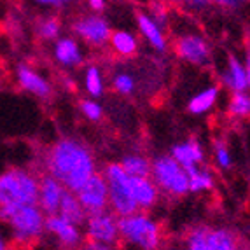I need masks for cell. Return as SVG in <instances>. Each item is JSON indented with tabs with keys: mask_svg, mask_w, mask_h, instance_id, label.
Listing matches in <instances>:
<instances>
[{
	"mask_svg": "<svg viewBox=\"0 0 250 250\" xmlns=\"http://www.w3.org/2000/svg\"><path fill=\"white\" fill-rule=\"evenodd\" d=\"M175 51L180 58L192 65H205L208 63L210 49L208 44L200 35H184L177 41Z\"/></svg>",
	"mask_w": 250,
	"mask_h": 250,
	"instance_id": "obj_11",
	"label": "cell"
},
{
	"mask_svg": "<svg viewBox=\"0 0 250 250\" xmlns=\"http://www.w3.org/2000/svg\"><path fill=\"white\" fill-rule=\"evenodd\" d=\"M188 179H189V192H201V191H210L213 188V177L210 171L201 170L200 167L188 170Z\"/></svg>",
	"mask_w": 250,
	"mask_h": 250,
	"instance_id": "obj_23",
	"label": "cell"
},
{
	"mask_svg": "<svg viewBox=\"0 0 250 250\" xmlns=\"http://www.w3.org/2000/svg\"><path fill=\"white\" fill-rule=\"evenodd\" d=\"M75 196H77L81 207H83V210L88 217L107 212L108 189L104 175H100V173H95L79 191L75 192Z\"/></svg>",
	"mask_w": 250,
	"mask_h": 250,
	"instance_id": "obj_7",
	"label": "cell"
},
{
	"mask_svg": "<svg viewBox=\"0 0 250 250\" xmlns=\"http://www.w3.org/2000/svg\"><path fill=\"white\" fill-rule=\"evenodd\" d=\"M108 42H110L112 49L116 51L119 56H126V58H128V56H133L138 49L135 35L129 34V32H125V30H116V32H112Z\"/></svg>",
	"mask_w": 250,
	"mask_h": 250,
	"instance_id": "obj_20",
	"label": "cell"
},
{
	"mask_svg": "<svg viewBox=\"0 0 250 250\" xmlns=\"http://www.w3.org/2000/svg\"><path fill=\"white\" fill-rule=\"evenodd\" d=\"M121 168L129 179H140V177H150V161L144 156L129 154L123 159Z\"/></svg>",
	"mask_w": 250,
	"mask_h": 250,
	"instance_id": "obj_21",
	"label": "cell"
},
{
	"mask_svg": "<svg viewBox=\"0 0 250 250\" xmlns=\"http://www.w3.org/2000/svg\"><path fill=\"white\" fill-rule=\"evenodd\" d=\"M215 161L221 168H231V154L224 142H215Z\"/></svg>",
	"mask_w": 250,
	"mask_h": 250,
	"instance_id": "obj_31",
	"label": "cell"
},
{
	"mask_svg": "<svg viewBox=\"0 0 250 250\" xmlns=\"http://www.w3.org/2000/svg\"><path fill=\"white\" fill-rule=\"evenodd\" d=\"M119 236L140 250H158L161 245V231L146 213H133L128 217H117Z\"/></svg>",
	"mask_w": 250,
	"mask_h": 250,
	"instance_id": "obj_3",
	"label": "cell"
},
{
	"mask_svg": "<svg viewBox=\"0 0 250 250\" xmlns=\"http://www.w3.org/2000/svg\"><path fill=\"white\" fill-rule=\"evenodd\" d=\"M13 238L18 243H30L46 229V215L39 207H21L7 219Z\"/></svg>",
	"mask_w": 250,
	"mask_h": 250,
	"instance_id": "obj_6",
	"label": "cell"
},
{
	"mask_svg": "<svg viewBox=\"0 0 250 250\" xmlns=\"http://www.w3.org/2000/svg\"><path fill=\"white\" fill-rule=\"evenodd\" d=\"M47 175L70 192H77L96 173L95 159L79 140L62 138L47 152Z\"/></svg>",
	"mask_w": 250,
	"mask_h": 250,
	"instance_id": "obj_1",
	"label": "cell"
},
{
	"mask_svg": "<svg viewBox=\"0 0 250 250\" xmlns=\"http://www.w3.org/2000/svg\"><path fill=\"white\" fill-rule=\"evenodd\" d=\"M81 250H117L116 247H110V245H102V243H95V242H86L83 245Z\"/></svg>",
	"mask_w": 250,
	"mask_h": 250,
	"instance_id": "obj_32",
	"label": "cell"
},
{
	"mask_svg": "<svg viewBox=\"0 0 250 250\" xmlns=\"http://www.w3.org/2000/svg\"><path fill=\"white\" fill-rule=\"evenodd\" d=\"M222 83L233 93H245V89L249 88L247 86L245 67L234 56L228 58V70L222 74Z\"/></svg>",
	"mask_w": 250,
	"mask_h": 250,
	"instance_id": "obj_19",
	"label": "cell"
},
{
	"mask_svg": "<svg viewBox=\"0 0 250 250\" xmlns=\"http://www.w3.org/2000/svg\"><path fill=\"white\" fill-rule=\"evenodd\" d=\"M84 88L93 98H98V96L104 93V79H102L100 70L96 67H89L86 70V75H84Z\"/></svg>",
	"mask_w": 250,
	"mask_h": 250,
	"instance_id": "obj_27",
	"label": "cell"
},
{
	"mask_svg": "<svg viewBox=\"0 0 250 250\" xmlns=\"http://www.w3.org/2000/svg\"><path fill=\"white\" fill-rule=\"evenodd\" d=\"M16 75H18V84H20L21 88L25 89V91L32 93V95H35L37 98L46 100V98H49L53 95V88H51L49 81L46 77H42L34 68L26 67V65H20Z\"/></svg>",
	"mask_w": 250,
	"mask_h": 250,
	"instance_id": "obj_12",
	"label": "cell"
},
{
	"mask_svg": "<svg viewBox=\"0 0 250 250\" xmlns=\"http://www.w3.org/2000/svg\"><path fill=\"white\" fill-rule=\"evenodd\" d=\"M221 5H224V7H240V2H233V0H226V2H219Z\"/></svg>",
	"mask_w": 250,
	"mask_h": 250,
	"instance_id": "obj_36",
	"label": "cell"
},
{
	"mask_svg": "<svg viewBox=\"0 0 250 250\" xmlns=\"http://www.w3.org/2000/svg\"><path fill=\"white\" fill-rule=\"evenodd\" d=\"M46 229L49 233H53L58 238L63 245L67 247H75L81 243V231L77 226L70 224L65 219H62L60 215H49L46 217Z\"/></svg>",
	"mask_w": 250,
	"mask_h": 250,
	"instance_id": "obj_14",
	"label": "cell"
},
{
	"mask_svg": "<svg viewBox=\"0 0 250 250\" xmlns=\"http://www.w3.org/2000/svg\"><path fill=\"white\" fill-rule=\"evenodd\" d=\"M208 238L212 250H238L236 238L228 229H210Z\"/></svg>",
	"mask_w": 250,
	"mask_h": 250,
	"instance_id": "obj_24",
	"label": "cell"
},
{
	"mask_svg": "<svg viewBox=\"0 0 250 250\" xmlns=\"http://www.w3.org/2000/svg\"><path fill=\"white\" fill-rule=\"evenodd\" d=\"M67 189L51 175H44L39 179V203L37 207L44 215H56L62 203V198Z\"/></svg>",
	"mask_w": 250,
	"mask_h": 250,
	"instance_id": "obj_10",
	"label": "cell"
},
{
	"mask_svg": "<svg viewBox=\"0 0 250 250\" xmlns=\"http://www.w3.org/2000/svg\"><path fill=\"white\" fill-rule=\"evenodd\" d=\"M74 32L84 42H88L95 47L105 46L110 41V35H112L110 25L100 14H88V16H81L79 20H75Z\"/></svg>",
	"mask_w": 250,
	"mask_h": 250,
	"instance_id": "obj_9",
	"label": "cell"
},
{
	"mask_svg": "<svg viewBox=\"0 0 250 250\" xmlns=\"http://www.w3.org/2000/svg\"><path fill=\"white\" fill-rule=\"evenodd\" d=\"M114 89L121 95H131L135 91V81L131 75L119 74L114 77Z\"/></svg>",
	"mask_w": 250,
	"mask_h": 250,
	"instance_id": "obj_29",
	"label": "cell"
},
{
	"mask_svg": "<svg viewBox=\"0 0 250 250\" xmlns=\"http://www.w3.org/2000/svg\"><path fill=\"white\" fill-rule=\"evenodd\" d=\"M171 158L188 171L200 167V163L203 161V149L196 140H188V142L177 144L171 149Z\"/></svg>",
	"mask_w": 250,
	"mask_h": 250,
	"instance_id": "obj_15",
	"label": "cell"
},
{
	"mask_svg": "<svg viewBox=\"0 0 250 250\" xmlns=\"http://www.w3.org/2000/svg\"><path fill=\"white\" fill-rule=\"evenodd\" d=\"M150 179L170 196L180 198L189 192L188 173L171 156H159L150 163Z\"/></svg>",
	"mask_w": 250,
	"mask_h": 250,
	"instance_id": "obj_5",
	"label": "cell"
},
{
	"mask_svg": "<svg viewBox=\"0 0 250 250\" xmlns=\"http://www.w3.org/2000/svg\"><path fill=\"white\" fill-rule=\"evenodd\" d=\"M60 32H62V23H60L58 18L47 16L39 21L37 34L42 41H56L60 37Z\"/></svg>",
	"mask_w": 250,
	"mask_h": 250,
	"instance_id": "obj_26",
	"label": "cell"
},
{
	"mask_svg": "<svg viewBox=\"0 0 250 250\" xmlns=\"http://www.w3.org/2000/svg\"><path fill=\"white\" fill-rule=\"evenodd\" d=\"M0 250H7V243H5V238L0 234Z\"/></svg>",
	"mask_w": 250,
	"mask_h": 250,
	"instance_id": "obj_37",
	"label": "cell"
},
{
	"mask_svg": "<svg viewBox=\"0 0 250 250\" xmlns=\"http://www.w3.org/2000/svg\"><path fill=\"white\" fill-rule=\"evenodd\" d=\"M104 179L108 189V205L117 217H128L138 212L137 203L129 188V177L119 163H110L104 171Z\"/></svg>",
	"mask_w": 250,
	"mask_h": 250,
	"instance_id": "obj_4",
	"label": "cell"
},
{
	"mask_svg": "<svg viewBox=\"0 0 250 250\" xmlns=\"http://www.w3.org/2000/svg\"><path fill=\"white\" fill-rule=\"evenodd\" d=\"M129 188H131V194H133V200L137 203V208L149 210L158 201L159 189L156 188V184L152 182L150 177L129 179Z\"/></svg>",
	"mask_w": 250,
	"mask_h": 250,
	"instance_id": "obj_13",
	"label": "cell"
},
{
	"mask_svg": "<svg viewBox=\"0 0 250 250\" xmlns=\"http://www.w3.org/2000/svg\"><path fill=\"white\" fill-rule=\"evenodd\" d=\"M56 215H60L62 219H65V221L70 222V224L77 226V228L86 224V221H88V215H86V212H84L83 207H81L77 196L70 191H65Z\"/></svg>",
	"mask_w": 250,
	"mask_h": 250,
	"instance_id": "obj_17",
	"label": "cell"
},
{
	"mask_svg": "<svg viewBox=\"0 0 250 250\" xmlns=\"http://www.w3.org/2000/svg\"><path fill=\"white\" fill-rule=\"evenodd\" d=\"M243 67H245V74H247V86L250 88V54L247 56V63Z\"/></svg>",
	"mask_w": 250,
	"mask_h": 250,
	"instance_id": "obj_35",
	"label": "cell"
},
{
	"mask_svg": "<svg viewBox=\"0 0 250 250\" xmlns=\"http://www.w3.org/2000/svg\"><path fill=\"white\" fill-rule=\"evenodd\" d=\"M81 112L88 117L89 121H98V119H102V116H104L102 107L93 100H83L81 102Z\"/></svg>",
	"mask_w": 250,
	"mask_h": 250,
	"instance_id": "obj_30",
	"label": "cell"
},
{
	"mask_svg": "<svg viewBox=\"0 0 250 250\" xmlns=\"http://www.w3.org/2000/svg\"><path fill=\"white\" fill-rule=\"evenodd\" d=\"M217 98H219V88L212 86V88L203 89V91H200L191 102H189V105H188L189 112H192V114L208 112L210 108L215 105Z\"/></svg>",
	"mask_w": 250,
	"mask_h": 250,
	"instance_id": "obj_22",
	"label": "cell"
},
{
	"mask_svg": "<svg viewBox=\"0 0 250 250\" xmlns=\"http://www.w3.org/2000/svg\"><path fill=\"white\" fill-rule=\"evenodd\" d=\"M39 179L23 168H11L0 173V221H5L21 207H37Z\"/></svg>",
	"mask_w": 250,
	"mask_h": 250,
	"instance_id": "obj_2",
	"label": "cell"
},
{
	"mask_svg": "<svg viewBox=\"0 0 250 250\" xmlns=\"http://www.w3.org/2000/svg\"><path fill=\"white\" fill-rule=\"evenodd\" d=\"M88 7H91L95 13H102V11L105 9V2L104 0H89Z\"/></svg>",
	"mask_w": 250,
	"mask_h": 250,
	"instance_id": "obj_34",
	"label": "cell"
},
{
	"mask_svg": "<svg viewBox=\"0 0 250 250\" xmlns=\"http://www.w3.org/2000/svg\"><path fill=\"white\" fill-rule=\"evenodd\" d=\"M210 229L208 228H196L192 229L188 236V242H186V250H212L210 245Z\"/></svg>",
	"mask_w": 250,
	"mask_h": 250,
	"instance_id": "obj_25",
	"label": "cell"
},
{
	"mask_svg": "<svg viewBox=\"0 0 250 250\" xmlns=\"http://www.w3.org/2000/svg\"><path fill=\"white\" fill-rule=\"evenodd\" d=\"M86 233L88 240L102 245H117L119 243V228H117V217L110 212H102L88 217L86 221Z\"/></svg>",
	"mask_w": 250,
	"mask_h": 250,
	"instance_id": "obj_8",
	"label": "cell"
},
{
	"mask_svg": "<svg viewBox=\"0 0 250 250\" xmlns=\"http://www.w3.org/2000/svg\"><path fill=\"white\" fill-rule=\"evenodd\" d=\"M39 5H42V7H65V5L68 4V2H65V0H41V2H37Z\"/></svg>",
	"mask_w": 250,
	"mask_h": 250,
	"instance_id": "obj_33",
	"label": "cell"
},
{
	"mask_svg": "<svg viewBox=\"0 0 250 250\" xmlns=\"http://www.w3.org/2000/svg\"><path fill=\"white\" fill-rule=\"evenodd\" d=\"M229 112L236 117H245L250 114V95L247 93H233L229 100Z\"/></svg>",
	"mask_w": 250,
	"mask_h": 250,
	"instance_id": "obj_28",
	"label": "cell"
},
{
	"mask_svg": "<svg viewBox=\"0 0 250 250\" xmlns=\"http://www.w3.org/2000/svg\"><path fill=\"white\" fill-rule=\"evenodd\" d=\"M137 21H138V28H140L144 37L149 41L150 46L158 51L167 49V39H165V34H163V30L158 21L152 20V18L144 13L137 14Z\"/></svg>",
	"mask_w": 250,
	"mask_h": 250,
	"instance_id": "obj_18",
	"label": "cell"
},
{
	"mask_svg": "<svg viewBox=\"0 0 250 250\" xmlns=\"http://www.w3.org/2000/svg\"><path fill=\"white\" fill-rule=\"evenodd\" d=\"M53 54L56 62L62 63L63 67H75L83 63V53L77 44V41L72 37H62L54 42Z\"/></svg>",
	"mask_w": 250,
	"mask_h": 250,
	"instance_id": "obj_16",
	"label": "cell"
}]
</instances>
